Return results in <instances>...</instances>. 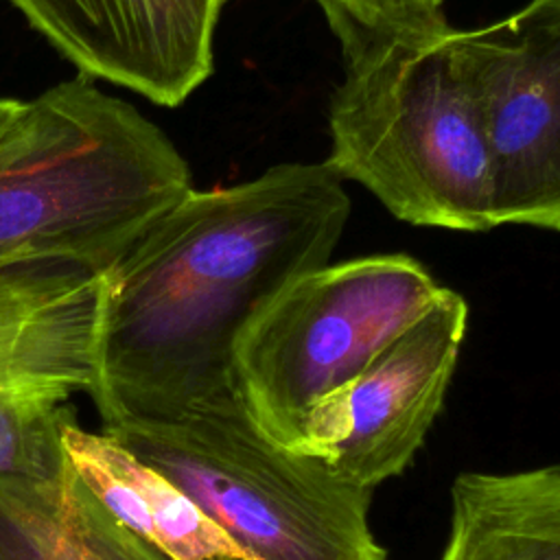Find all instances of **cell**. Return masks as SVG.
<instances>
[{"label":"cell","instance_id":"obj_1","mask_svg":"<svg viewBox=\"0 0 560 560\" xmlns=\"http://www.w3.org/2000/svg\"><path fill=\"white\" fill-rule=\"evenodd\" d=\"M324 162L190 188L98 280L88 394L101 424L234 389L232 350L293 278L330 262L350 219Z\"/></svg>","mask_w":560,"mask_h":560},{"label":"cell","instance_id":"obj_2","mask_svg":"<svg viewBox=\"0 0 560 560\" xmlns=\"http://www.w3.org/2000/svg\"><path fill=\"white\" fill-rule=\"evenodd\" d=\"M192 188L168 136L77 74L24 101L0 140V265L105 271Z\"/></svg>","mask_w":560,"mask_h":560},{"label":"cell","instance_id":"obj_3","mask_svg":"<svg viewBox=\"0 0 560 560\" xmlns=\"http://www.w3.org/2000/svg\"><path fill=\"white\" fill-rule=\"evenodd\" d=\"M341 55L324 164L405 223L497 228L490 155L453 26L433 35H361L341 44Z\"/></svg>","mask_w":560,"mask_h":560},{"label":"cell","instance_id":"obj_4","mask_svg":"<svg viewBox=\"0 0 560 560\" xmlns=\"http://www.w3.org/2000/svg\"><path fill=\"white\" fill-rule=\"evenodd\" d=\"M173 481L252 560H389L370 490L262 435L234 389L103 424Z\"/></svg>","mask_w":560,"mask_h":560},{"label":"cell","instance_id":"obj_5","mask_svg":"<svg viewBox=\"0 0 560 560\" xmlns=\"http://www.w3.org/2000/svg\"><path fill=\"white\" fill-rule=\"evenodd\" d=\"M442 291L407 254L326 262L287 282L232 350L234 392L254 427L291 451L306 409L352 378Z\"/></svg>","mask_w":560,"mask_h":560},{"label":"cell","instance_id":"obj_6","mask_svg":"<svg viewBox=\"0 0 560 560\" xmlns=\"http://www.w3.org/2000/svg\"><path fill=\"white\" fill-rule=\"evenodd\" d=\"M492 168L497 225L560 228V0L453 28Z\"/></svg>","mask_w":560,"mask_h":560},{"label":"cell","instance_id":"obj_7","mask_svg":"<svg viewBox=\"0 0 560 560\" xmlns=\"http://www.w3.org/2000/svg\"><path fill=\"white\" fill-rule=\"evenodd\" d=\"M466 328V300L444 287L372 361L306 409L291 451L370 492L405 472L442 411Z\"/></svg>","mask_w":560,"mask_h":560},{"label":"cell","instance_id":"obj_8","mask_svg":"<svg viewBox=\"0 0 560 560\" xmlns=\"http://www.w3.org/2000/svg\"><path fill=\"white\" fill-rule=\"evenodd\" d=\"M98 280L63 260L0 265V477L42 475L63 455L66 402L92 383Z\"/></svg>","mask_w":560,"mask_h":560},{"label":"cell","instance_id":"obj_9","mask_svg":"<svg viewBox=\"0 0 560 560\" xmlns=\"http://www.w3.org/2000/svg\"><path fill=\"white\" fill-rule=\"evenodd\" d=\"M88 79L184 103L214 70L225 0H9Z\"/></svg>","mask_w":560,"mask_h":560},{"label":"cell","instance_id":"obj_10","mask_svg":"<svg viewBox=\"0 0 560 560\" xmlns=\"http://www.w3.org/2000/svg\"><path fill=\"white\" fill-rule=\"evenodd\" d=\"M66 462L158 560H252L190 497L105 433L83 429L72 409L59 424Z\"/></svg>","mask_w":560,"mask_h":560},{"label":"cell","instance_id":"obj_11","mask_svg":"<svg viewBox=\"0 0 560 560\" xmlns=\"http://www.w3.org/2000/svg\"><path fill=\"white\" fill-rule=\"evenodd\" d=\"M0 560H158L90 494L66 455L42 475L0 477Z\"/></svg>","mask_w":560,"mask_h":560},{"label":"cell","instance_id":"obj_12","mask_svg":"<svg viewBox=\"0 0 560 560\" xmlns=\"http://www.w3.org/2000/svg\"><path fill=\"white\" fill-rule=\"evenodd\" d=\"M440 560H560V468L457 475Z\"/></svg>","mask_w":560,"mask_h":560},{"label":"cell","instance_id":"obj_13","mask_svg":"<svg viewBox=\"0 0 560 560\" xmlns=\"http://www.w3.org/2000/svg\"><path fill=\"white\" fill-rule=\"evenodd\" d=\"M339 46L361 35H433L448 28L444 0H315Z\"/></svg>","mask_w":560,"mask_h":560},{"label":"cell","instance_id":"obj_14","mask_svg":"<svg viewBox=\"0 0 560 560\" xmlns=\"http://www.w3.org/2000/svg\"><path fill=\"white\" fill-rule=\"evenodd\" d=\"M22 107H24V101L20 98H7V96L0 98V140L15 125V120L22 114Z\"/></svg>","mask_w":560,"mask_h":560}]
</instances>
